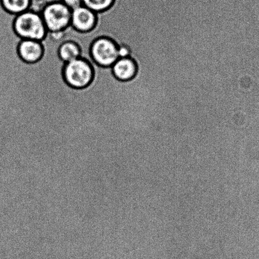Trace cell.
Masks as SVG:
<instances>
[{
	"label": "cell",
	"instance_id": "obj_10",
	"mask_svg": "<svg viewBox=\"0 0 259 259\" xmlns=\"http://www.w3.org/2000/svg\"><path fill=\"white\" fill-rule=\"evenodd\" d=\"M114 0H82L83 6L94 12H103L110 8Z\"/></svg>",
	"mask_w": 259,
	"mask_h": 259
},
{
	"label": "cell",
	"instance_id": "obj_2",
	"mask_svg": "<svg viewBox=\"0 0 259 259\" xmlns=\"http://www.w3.org/2000/svg\"><path fill=\"white\" fill-rule=\"evenodd\" d=\"M71 10L62 2L48 4L42 14L46 28L48 31H62L71 24Z\"/></svg>",
	"mask_w": 259,
	"mask_h": 259
},
{
	"label": "cell",
	"instance_id": "obj_8",
	"mask_svg": "<svg viewBox=\"0 0 259 259\" xmlns=\"http://www.w3.org/2000/svg\"><path fill=\"white\" fill-rule=\"evenodd\" d=\"M80 49L75 42L68 41L63 43L58 50L60 59L65 63L80 57Z\"/></svg>",
	"mask_w": 259,
	"mask_h": 259
},
{
	"label": "cell",
	"instance_id": "obj_6",
	"mask_svg": "<svg viewBox=\"0 0 259 259\" xmlns=\"http://www.w3.org/2000/svg\"><path fill=\"white\" fill-rule=\"evenodd\" d=\"M18 52L20 58L27 63H35L41 59L43 54L42 43L37 40L22 39Z\"/></svg>",
	"mask_w": 259,
	"mask_h": 259
},
{
	"label": "cell",
	"instance_id": "obj_9",
	"mask_svg": "<svg viewBox=\"0 0 259 259\" xmlns=\"http://www.w3.org/2000/svg\"><path fill=\"white\" fill-rule=\"evenodd\" d=\"M4 9L10 14L19 15L29 10L30 0H1Z\"/></svg>",
	"mask_w": 259,
	"mask_h": 259
},
{
	"label": "cell",
	"instance_id": "obj_1",
	"mask_svg": "<svg viewBox=\"0 0 259 259\" xmlns=\"http://www.w3.org/2000/svg\"><path fill=\"white\" fill-rule=\"evenodd\" d=\"M14 27L15 33L23 39L41 41L47 32L42 15L30 10L17 15Z\"/></svg>",
	"mask_w": 259,
	"mask_h": 259
},
{
	"label": "cell",
	"instance_id": "obj_3",
	"mask_svg": "<svg viewBox=\"0 0 259 259\" xmlns=\"http://www.w3.org/2000/svg\"><path fill=\"white\" fill-rule=\"evenodd\" d=\"M63 77L68 85L73 88H84L90 84L93 78V70L90 63L79 58L66 63Z\"/></svg>",
	"mask_w": 259,
	"mask_h": 259
},
{
	"label": "cell",
	"instance_id": "obj_11",
	"mask_svg": "<svg viewBox=\"0 0 259 259\" xmlns=\"http://www.w3.org/2000/svg\"><path fill=\"white\" fill-rule=\"evenodd\" d=\"M62 2L66 6L69 8L71 10L76 9V8L82 6V0H62Z\"/></svg>",
	"mask_w": 259,
	"mask_h": 259
},
{
	"label": "cell",
	"instance_id": "obj_4",
	"mask_svg": "<svg viewBox=\"0 0 259 259\" xmlns=\"http://www.w3.org/2000/svg\"><path fill=\"white\" fill-rule=\"evenodd\" d=\"M90 53L94 62L104 67H111L120 57L118 45L106 37L96 39L91 45Z\"/></svg>",
	"mask_w": 259,
	"mask_h": 259
},
{
	"label": "cell",
	"instance_id": "obj_5",
	"mask_svg": "<svg viewBox=\"0 0 259 259\" xmlns=\"http://www.w3.org/2000/svg\"><path fill=\"white\" fill-rule=\"evenodd\" d=\"M95 12L85 6H81L71 12V25L78 31L87 32L95 26Z\"/></svg>",
	"mask_w": 259,
	"mask_h": 259
},
{
	"label": "cell",
	"instance_id": "obj_7",
	"mask_svg": "<svg viewBox=\"0 0 259 259\" xmlns=\"http://www.w3.org/2000/svg\"><path fill=\"white\" fill-rule=\"evenodd\" d=\"M114 76L118 80L128 81L135 77L137 72L136 63L131 58H120L112 67Z\"/></svg>",
	"mask_w": 259,
	"mask_h": 259
}]
</instances>
